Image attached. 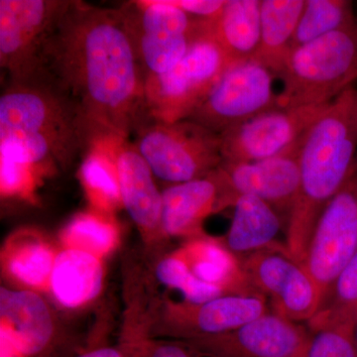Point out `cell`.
Returning <instances> with one entry per match:
<instances>
[{"label":"cell","instance_id":"cell-1","mask_svg":"<svg viewBox=\"0 0 357 357\" xmlns=\"http://www.w3.org/2000/svg\"><path fill=\"white\" fill-rule=\"evenodd\" d=\"M39 76L77 105L98 140H128L151 121L146 77L119 7L69 0L45 45Z\"/></svg>","mask_w":357,"mask_h":357},{"label":"cell","instance_id":"cell-2","mask_svg":"<svg viewBox=\"0 0 357 357\" xmlns=\"http://www.w3.org/2000/svg\"><path fill=\"white\" fill-rule=\"evenodd\" d=\"M72 100L43 76L8 82L0 98V154L44 175L68 170L98 141Z\"/></svg>","mask_w":357,"mask_h":357},{"label":"cell","instance_id":"cell-3","mask_svg":"<svg viewBox=\"0 0 357 357\" xmlns=\"http://www.w3.org/2000/svg\"><path fill=\"white\" fill-rule=\"evenodd\" d=\"M357 158V89L342 93L314 121L300 147V189L287 223L286 248L303 265L319 218Z\"/></svg>","mask_w":357,"mask_h":357},{"label":"cell","instance_id":"cell-4","mask_svg":"<svg viewBox=\"0 0 357 357\" xmlns=\"http://www.w3.org/2000/svg\"><path fill=\"white\" fill-rule=\"evenodd\" d=\"M277 107L330 105L357 81V22L293 49Z\"/></svg>","mask_w":357,"mask_h":357},{"label":"cell","instance_id":"cell-5","mask_svg":"<svg viewBox=\"0 0 357 357\" xmlns=\"http://www.w3.org/2000/svg\"><path fill=\"white\" fill-rule=\"evenodd\" d=\"M135 135L134 147L155 177L169 185L206 177L223 164L220 134L191 119H151Z\"/></svg>","mask_w":357,"mask_h":357},{"label":"cell","instance_id":"cell-6","mask_svg":"<svg viewBox=\"0 0 357 357\" xmlns=\"http://www.w3.org/2000/svg\"><path fill=\"white\" fill-rule=\"evenodd\" d=\"M231 65L211 32V20L184 58L161 76L148 77L145 98L152 121L188 119Z\"/></svg>","mask_w":357,"mask_h":357},{"label":"cell","instance_id":"cell-7","mask_svg":"<svg viewBox=\"0 0 357 357\" xmlns=\"http://www.w3.org/2000/svg\"><path fill=\"white\" fill-rule=\"evenodd\" d=\"M119 8L146 79L172 70L211 20L194 17L170 0L129 1Z\"/></svg>","mask_w":357,"mask_h":357},{"label":"cell","instance_id":"cell-8","mask_svg":"<svg viewBox=\"0 0 357 357\" xmlns=\"http://www.w3.org/2000/svg\"><path fill=\"white\" fill-rule=\"evenodd\" d=\"M267 299L260 294H234L203 303L163 298L152 307L141 337L199 340L230 332L269 312Z\"/></svg>","mask_w":357,"mask_h":357},{"label":"cell","instance_id":"cell-9","mask_svg":"<svg viewBox=\"0 0 357 357\" xmlns=\"http://www.w3.org/2000/svg\"><path fill=\"white\" fill-rule=\"evenodd\" d=\"M69 0H0V67L8 82L38 77L45 45Z\"/></svg>","mask_w":357,"mask_h":357},{"label":"cell","instance_id":"cell-10","mask_svg":"<svg viewBox=\"0 0 357 357\" xmlns=\"http://www.w3.org/2000/svg\"><path fill=\"white\" fill-rule=\"evenodd\" d=\"M271 70L256 59L234 63L188 119L218 134L277 107Z\"/></svg>","mask_w":357,"mask_h":357},{"label":"cell","instance_id":"cell-11","mask_svg":"<svg viewBox=\"0 0 357 357\" xmlns=\"http://www.w3.org/2000/svg\"><path fill=\"white\" fill-rule=\"evenodd\" d=\"M241 262L249 284L269 299L275 314L307 323L318 312L323 293L306 268L289 255L286 245L262 249Z\"/></svg>","mask_w":357,"mask_h":357},{"label":"cell","instance_id":"cell-12","mask_svg":"<svg viewBox=\"0 0 357 357\" xmlns=\"http://www.w3.org/2000/svg\"><path fill=\"white\" fill-rule=\"evenodd\" d=\"M356 252L357 158L349 178L319 218L303 261L323 298Z\"/></svg>","mask_w":357,"mask_h":357},{"label":"cell","instance_id":"cell-13","mask_svg":"<svg viewBox=\"0 0 357 357\" xmlns=\"http://www.w3.org/2000/svg\"><path fill=\"white\" fill-rule=\"evenodd\" d=\"M330 105L276 107L225 131L220 134L223 163L259 161L287 151Z\"/></svg>","mask_w":357,"mask_h":357},{"label":"cell","instance_id":"cell-14","mask_svg":"<svg viewBox=\"0 0 357 357\" xmlns=\"http://www.w3.org/2000/svg\"><path fill=\"white\" fill-rule=\"evenodd\" d=\"M309 338V328L269 312L230 332L184 342L211 357H298Z\"/></svg>","mask_w":357,"mask_h":357},{"label":"cell","instance_id":"cell-15","mask_svg":"<svg viewBox=\"0 0 357 357\" xmlns=\"http://www.w3.org/2000/svg\"><path fill=\"white\" fill-rule=\"evenodd\" d=\"M237 197L222 168L162 191V231L165 239L206 236L203 225L213 213L234 206Z\"/></svg>","mask_w":357,"mask_h":357},{"label":"cell","instance_id":"cell-16","mask_svg":"<svg viewBox=\"0 0 357 357\" xmlns=\"http://www.w3.org/2000/svg\"><path fill=\"white\" fill-rule=\"evenodd\" d=\"M301 141L271 158L223 163L220 168L232 191L236 196L248 195L261 199L288 223L299 194Z\"/></svg>","mask_w":357,"mask_h":357},{"label":"cell","instance_id":"cell-17","mask_svg":"<svg viewBox=\"0 0 357 357\" xmlns=\"http://www.w3.org/2000/svg\"><path fill=\"white\" fill-rule=\"evenodd\" d=\"M117 174L122 206L137 227L148 248H155L166 241L162 231V192L145 159L128 140L116 150Z\"/></svg>","mask_w":357,"mask_h":357},{"label":"cell","instance_id":"cell-18","mask_svg":"<svg viewBox=\"0 0 357 357\" xmlns=\"http://www.w3.org/2000/svg\"><path fill=\"white\" fill-rule=\"evenodd\" d=\"M0 330L8 333L22 357H49L58 344L55 316L41 294L0 289Z\"/></svg>","mask_w":357,"mask_h":357},{"label":"cell","instance_id":"cell-19","mask_svg":"<svg viewBox=\"0 0 357 357\" xmlns=\"http://www.w3.org/2000/svg\"><path fill=\"white\" fill-rule=\"evenodd\" d=\"M58 252L39 230H16L2 246V274L17 289L48 293Z\"/></svg>","mask_w":357,"mask_h":357},{"label":"cell","instance_id":"cell-20","mask_svg":"<svg viewBox=\"0 0 357 357\" xmlns=\"http://www.w3.org/2000/svg\"><path fill=\"white\" fill-rule=\"evenodd\" d=\"M105 284L103 260L76 249L59 250L48 293L56 304L79 310L95 302Z\"/></svg>","mask_w":357,"mask_h":357},{"label":"cell","instance_id":"cell-21","mask_svg":"<svg viewBox=\"0 0 357 357\" xmlns=\"http://www.w3.org/2000/svg\"><path fill=\"white\" fill-rule=\"evenodd\" d=\"M175 251L199 281L222 289L227 295L259 294L249 284L241 260L218 239L206 236L188 239Z\"/></svg>","mask_w":357,"mask_h":357},{"label":"cell","instance_id":"cell-22","mask_svg":"<svg viewBox=\"0 0 357 357\" xmlns=\"http://www.w3.org/2000/svg\"><path fill=\"white\" fill-rule=\"evenodd\" d=\"M234 217L225 236V248L236 257L243 258L278 245L277 236L282 227V218L272 206L248 195L237 197Z\"/></svg>","mask_w":357,"mask_h":357},{"label":"cell","instance_id":"cell-23","mask_svg":"<svg viewBox=\"0 0 357 357\" xmlns=\"http://www.w3.org/2000/svg\"><path fill=\"white\" fill-rule=\"evenodd\" d=\"M211 32L231 64L255 59L261 34V0H225Z\"/></svg>","mask_w":357,"mask_h":357},{"label":"cell","instance_id":"cell-24","mask_svg":"<svg viewBox=\"0 0 357 357\" xmlns=\"http://www.w3.org/2000/svg\"><path fill=\"white\" fill-rule=\"evenodd\" d=\"M122 142L109 138L96 141L82 159L79 169V180L91 210L109 217L123 208L115 162L117 148Z\"/></svg>","mask_w":357,"mask_h":357},{"label":"cell","instance_id":"cell-25","mask_svg":"<svg viewBox=\"0 0 357 357\" xmlns=\"http://www.w3.org/2000/svg\"><path fill=\"white\" fill-rule=\"evenodd\" d=\"M306 0H261V34L256 60L278 77L292 51Z\"/></svg>","mask_w":357,"mask_h":357},{"label":"cell","instance_id":"cell-26","mask_svg":"<svg viewBox=\"0 0 357 357\" xmlns=\"http://www.w3.org/2000/svg\"><path fill=\"white\" fill-rule=\"evenodd\" d=\"M61 248L76 249L105 260L121 241L114 217L89 210L77 213L59 234Z\"/></svg>","mask_w":357,"mask_h":357},{"label":"cell","instance_id":"cell-27","mask_svg":"<svg viewBox=\"0 0 357 357\" xmlns=\"http://www.w3.org/2000/svg\"><path fill=\"white\" fill-rule=\"evenodd\" d=\"M356 22L354 2L349 0H306L292 50Z\"/></svg>","mask_w":357,"mask_h":357},{"label":"cell","instance_id":"cell-28","mask_svg":"<svg viewBox=\"0 0 357 357\" xmlns=\"http://www.w3.org/2000/svg\"><path fill=\"white\" fill-rule=\"evenodd\" d=\"M356 312L357 252L324 296L318 312L307 321V328L314 331L333 324L351 323Z\"/></svg>","mask_w":357,"mask_h":357},{"label":"cell","instance_id":"cell-29","mask_svg":"<svg viewBox=\"0 0 357 357\" xmlns=\"http://www.w3.org/2000/svg\"><path fill=\"white\" fill-rule=\"evenodd\" d=\"M153 275L158 283L182 294L192 303H203L227 295L222 289L208 285L194 276L187 263L176 251L161 256L154 265Z\"/></svg>","mask_w":357,"mask_h":357},{"label":"cell","instance_id":"cell-30","mask_svg":"<svg viewBox=\"0 0 357 357\" xmlns=\"http://www.w3.org/2000/svg\"><path fill=\"white\" fill-rule=\"evenodd\" d=\"M44 174L29 164L0 154V191L2 198L35 204Z\"/></svg>","mask_w":357,"mask_h":357},{"label":"cell","instance_id":"cell-31","mask_svg":"<svg viewBox=\"0 0 357 357\" xmlns=\"http://www.w3.org/2000/svg\"><path fill=\"white\" fill-rule=\"evenodd\" d=\"M303 357H357L351 323L333 324L310 331Z\"/></svg>","mask_w":357,"mask_h":357},{"label":"cell","instance_id":"cell-32","mask_svg":"<svg viewBox=\"0 0 357 357\" xmlns=\"http://www.w3.org/2000/svg\"><path fill=\"white\" fill-rule=\"evenodd\" d=\"M124 342L132 345L137 357H211L181 340L141 337Z\"/></svg>","mask_w":357,"mask_h":357},{"label":"cell","instance_id":"cell-33","mask_svg":"<svg viewBox=\"0 0 357 357\" xmlns=\"http://www.w3.org/2000/svg\"><path fill=\"white\" fill-rule=\"evenodd\" d=\"M171 3L194 17L213 20L220 13L225 0H170Z\"/></svg>","mask_w":357,"mask_h":357},{"label":"cell","instance_id":"cell-34","mask_svg":"<svg viewBox=\"0 0 357 357\" xmlns=\"http://www.w3.org/2000/svg\"><path fill=\"white\" fill-rule=\"evenodd\" d=\"M73 357H137L135 349L130 344L122 342L114 347H98L86 349Z\"/></svg>","mask_w":357,"mask_h":357},{"label":"cell","instance_id":"cell-35","mask_svg":"<svg viewBox=\"0 0 357 357\" xmlns=\"http://www.w3.org/2000/svg\"><path fill=\"white\" fill-rule=\"evenodd\" d=\"M352 338H354V347L357 354V312L352 317L351 321Z\"/></svg>","mask_w":357,"mask_h":357},{"label":"cell","instance_id":"cell-36","mask_svg":"<svg viewBox=\"0 0 357 357\" xmlns=\"http://www.w3.org/2000/svg\"><path fill=\"white\" fill-rule=\"evenodd\" d=\"M298 357H303V356H298Z\"/></svg>","mask_w":357,"mask_h":357}]
</instances>
